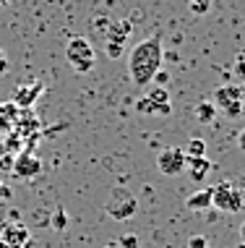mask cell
<instances>
[{"label":"cell","mask_w":245,"mask_h":248,"mask_svg":"<svg viewBox=\"0 0 245 248\" xmlns=\"http://www.w3.org/2000/svg\"><path fill=\"white\" fill-rule=\"evenodd\" d=\"M188 248H209V240L203 235H193L188 240Z\"/></svg>","instance_id":"obj_23"},{"label":"cell","mask_w":245,"mask_h":248,"mask_svg":"<svg viewBox=\"0 0 245 248\" xmlns=\"http://www.w3.org/2000/svg\"><path fill=\"white\" fill-rule=\"evenodd\" d=\"M157 167H159L162 175H180L185 170V154L183 149H175V146H170V149H162L159 157H157Z\"/></svg>","instance_id":"obj_8"},{"label":"cell","mask_w":245,"mask_h":248,"mask_svg":"<svg viewBox=\"0 0 245 248\" xmlns=\"http://www.w3.org/2000/svg\"><path fill=\"white\" fill-rule=\"evenodd\" d=\"M235 248H245V243H243V240H240V243H237V246H235Z\"/></svg>","instance_id":"obj_34"},{"label":"cell","mask_w":245,"mask_h":248,"mask_svg":"<svg viewBox=\"0 0 245 248\" xmlns=\"http://www.w3.org/2000/svg\"><path fill=\"white\" fill-rule=\"evenodd\" d=\"M117 246H120V248H138V235L125 232V235H120V240H117Z\"/></svg>","instance_id":"obj_22"},{"label":"cell","mask_w":245,"mask_h":248,"mask_svg":"<svg viewBox=\"0 0 245 248\" xmlns=\"http://www.w3.org/2000/svg\"><path fill=\"white\" fill-rule=\"evenodd\" d=\"M104 248H120V246H117V243H110V246H104Z\"/></svg>","instance_id":"obj_33"},{"label":"cell","mask_w":245,"mask_h":248,"mask_svg":"<svg viewBox=\"0 0 245 248\" xmlns=\"http://www.w3.org/2000/svg\"><path fill=\"white\" fill-rule=\"evenodd\" d=\"M0 58H5V52H3V47H0Z\"/></svg>","instance_id":"obj_35"},{"label":"cell","mask_w":245,"mask_h":248,"mask_svg":"<svg viewBox=\"0 0 245 248\" xmlns=\"http://www.w3.org/2000/svg\"><path fill=\"white\" fill-rule=\"evenodd\" d=\"M13 175L16 178H21V180H31V178H37L39 172H42V159L37 157V154H31V152H21L18 157H13Z\"/></svg>","instance_id":"obj_7"},{"label":"cell","mask_w":245,"mask_h":248,"mask_svg":"<svg viewBox=\"0 0 245 248\" xmlns=\"http://www.w3.org/2000/svg\"><path fill=\"white\" fill-rule=\"evenodd\" d=\"M167 81H170L167 71H157V73H154V78H151V84H157V86H164Z\"/></svg>","instance_id":"obj_24"},{"label":"cell","mask_w":245,"mask_h":248,"mask_svg":"<svg viewBox=\"0 0 245 248\" xmlns=\"http://www.w3.org/2000/svg\"><path fill=\"white\" fill-rule=\"evenodd\" d=\"M21 115V110H18L13 102H0V131H11L16 128V120Z\"/></svg>","instance_id":"obj_13"},{"label":"cell","mask_w":245,"mask_h":248,"mask_svg":"<svg viewBox=\"0 0 245 248\" xmlns=\"http://www.w3.org/2000/svg\"><path fill=\"white\" fill-rule=\"evenodd\" d=\"M235 78H240V84H245V52H237L235 55Z\"/></svg>","instance_id":"obj_19"},{"label":"cell","mask_w":245,"mask_h":248,"mask_svg":"<svg viewBox=\"0 0 245 248\" xmlns=\"http://www.w3.org/2000/svg\"><path fill=\"white\" fill-rule=\"evenodd\" d=\"M65 58H68L71 68L78 71V73H89L94 68V47L89 45V39L84 37H73L68 42V47H65Z\"/></svg>","instance_id":"obj_4"},{"label":"cell","mask_w":245,"mask_h":248,"mask_svg":"<svg viewBox=\"0 0 245 248\" xmlns=\"http://www.w3.org/2000/svg\"><path fill=\"white\" fill-rule=\"evenodd\" d=\"M146 94L144 97H149L151 102H157V105H170V92H167V86H157V84H149L146 86Z\"/></svg>","instance_id":"obj_16"},{"label":"cell","mask_w":245,"mask_h":248,"mask_svg":"<svg viewBox=\"0 0 245 248\" xmlns=\"http://www.w3.org/2000/svg\"><path fill=\"white\" fill-rule=\"evenodd\" d=\"M237 149H240V152H245V128L240 131V136H237Z\"/></svg>","instance_id":"obj_28"},{"label":"cell","mask_w":245,"mask_h":248,"mask_svg":"<svg viewBox=\"0 0 245 248\" xmlns=\"http://www.w3.org/2000/svg\"><path fill=\"white\" fill-rule=\"evenodd\" d=\"M185 157H206V141L203 139H190L188 146L183 149Z\"/></svg>","instance_id":"obj_17"},{"label":"cell","mask_w":245,"mask_h":248,"mask_svg":"<svg viewBox=\"0 0 245 248\" xmlns=\"http://www.w3.org/2000/svg\"><path fill=\"white\" fill-rule=\"evenodd\" d=\"M185 167H188V175L193 183H203L206 175L211 172L209 157H185Z\"/></svg>","instance_id":"obj_11"},{"label":"cell","mask_w":245,"mask_h":248,"mask_svg":"<svg viewBox=\"0 0 245 248\" xmlns=\"http://www.w3.org/2000/svg\"><path fill=\"white\" fill-rule=\"evenodd\" d=\"M0 238H3L5 248H21L26 240H29V230H26L24 222H11V219H0Z\"/></svg>","instance_id":"obj_6"},{"label":"cell","mask_w":245,"mask_h":248,"mask_svg":"<svg viewBox=\"0 0 245 248\" xmlns=\"http://www.w3.org/2000/svg\"><path fill=\"white\" fill-rule=\"evenodd\" d=\"M11 167H13V157H11V152H5L0 157V170H11Z\"/></svg>","instance_id":"obj_25"},{"label":"cell","mask_w":245,"mask_h":248,"mask_svg":"<svg viewBox=\"0 0 245 248\" xmlns=\"http://www.w3.org/2000/svg\"><path fill=\"white\" fill-rule=\"evenodd\" d=\"M211 206L219 212H227V214H235L243 209V193L235 188L230 180L219 183L216 188H211Z\"/></svg>","instance_id":"obj_5"},{"label":"cell","mask_w":245,"mask_h":248,"mask_svg":"<svg viewBox=\"0 0 245 248\" xmlns=\"http://www.w3.org/2000/svg\"><path fill=\"white\" fill-rule=\"evenodd\" d=\"M11 3V0H0V8H5V5H8Z\"/></svg>","instance_id":"obj_32"},{"label":"cell","mask_w":245,"mask_h":248,"mask_svg":"<svg viewBox=\"0 0 245 248\" xmlns=\"http://www.w3.org/2000/svg\"><path fill=\"white\" fill-rule=\"evenodd\" d=\"M0 199H5V201L11 199V188H8L5 183H0Z\"/></svg>","instance_id":"obj_26"},{"label":"cell","mask_w":245,"mask_h":248,"mask_svg":"<svg viewBox=\"0 0 245 248\" xmlns=\"http://www.w3.org/2000/svg\"><path fill=\"white\" fill-rule=\"evenodd\" d=\"M211 105L216 107V112H222V115L230 118V120L240 118L245 112V92H243V86H237V84L216 86L214 89V102Z\"/></svg>","instance_id":"obj_2"},{"label":"cell","mask_w":245,"mask_h":248,"mask_svg":"<svg viewBox=\"0 0 245 248\" xmlns=\"http://www.w3.org/2000/svg\"><path fill=\"white\" fill-rule=\"evenodd\" d=\"M5 152H8V149H5V144H0V157H3Z\"/></svg>","instance_id":"obj_31"},{"label":"cell","mask_w":245,"mask_h":248,"mask_svg":"<svg viewBox=\"0 0 245 248\" xmlns=\"http://www.w3.org/2000/svg\"><path fill=\"white\" fill-rule=\"evenodd\" d=\"M164 63V47H162V39L157 34L146 37L144 42H138L133 50H130L128 58V73H130V81L141 89H146L151 84L157 71H162Z\"/></svg>","instance_id":"obj_1"},{"label":"cell","mask_w":245,"mask_h":248,"mask_svg":"<svg viewBox=\"0 0 245 248\" xmlns=\"http://www.w3.org/2000/svg\"><path fill=\"white\" fill-rule=\"evenodd\" d=\"M50 225L55 227V230H63L65 227V212L60 209V206L55 209V214H50Z\"/></svg>","instance_id":"obj_20"},{"label":"cell","mask_w":245,"mask_h":248,"mask_svg":"<svg viewBox=\"0 0 245 248\" xmlns=\"http://www.w3.org/2000/svg\"><path fill=\"white\" fill-rule=\"evenodd\" d=\"M104 52H107L110 60H117V58H123L125 45H107V42H104Z\"/></svg>","instance_id":"obj_21"},{"label":"cell","mask_w":245,"mask_h":248,"mask_svg":"<svg viewBox=\"0 0 245 248\" xmlns=\"http://www.w3.org/2000/svg\"><path fill=\"white\" fill-rule=\"evenodd\" d=\"M185 204H188L190 212H203V209H209V206H211V188H201V191L190 193Z\"/></svg>","instance_id":"obj_14"},{"label":"cell","mask_w":245,"mask_h":248,"mask_svg":"<svg viewBox=\"0 0 245 248\" xmlns=\"http://www.w3.org/2000/svg\"><path fill=\"white\" fill-rule=\"evenodd\" d=\"M193 115H196L198 123H211V120L216 118V107L211 102H198L196 110H193Z\"/></svg>","instance_id":"obj_15"},{"label":"cell","mask_w":245,"mask_h":248,"mask_svg":"<svg viewBox=\"0 0 245 248\" xmlns=\"http://www.w3.org/2000/svg\"><path fill=\"white\" fill-rule=\"evenodd\" d=\"M8 68H11L8 58H0V76H3V73H8Z\"/></svg>","instance_id":"obj_27"},{"label":"cell","mask_w":245,"mask_h":248,"mask_svg":"<svg viewBox=\"0 0 245 248\" xmlns=\"http://www.w3.org/2000/svg\"><path fill=\"white\" fill-rule=\"evenodd\" d=\"M44 92V84L42 81H34V84H21L16 92H13L11 102L18 107V110H31V105L37 102V97Z\"/></svg>","instance_id":"obj_9"},{"label":"cell","mask_w":245,"mask_h":248,"mask_svg":"<svg viewBox=\"0 0 245 248\" xmlns=\"http://www.w3.org/2000/svg\"><path fill=\"white\" fill-rule=\"evenodd\" d=\"M188 11L193 13V16H206V13L211 11V0H190Z\"/></svg>","instance_id":"obj_18"},{"label":"cell","mask_w":245,"mask_h":248,"mask_svg":"<svg viewBox=\"0 0 245 248\" xmlns=\"http://www.w3.org/2000/svg\"><path fill=\"white\" fill-rule=\"evenodd\" d=\"M21 248H37V243H34V240H31V238H29V240H26V243H24Z\"/></svg>","instance_id":"obj_29"},{"label":"cell","mask_w":245,"mask_h":248,"mask_svg":"<svg viewBox=\"0 0 245 248\" xmlns=\"http://www.w3.org/2000/svg\"><path fill=\"white\" fill-rule=\"evenodd\" d=\"M133 31V21L130 18H120V21H110V26L104 29V42L107 45H125V39Z\"/></svg>","instance_id":"obj_10"},{"label":"cell","mask_w":245,"mask_h":248,"mask_svg":"<svg viewBox=\"0 0 245 248\" xmlns=\"http://www.w3.org/2000/svg\"><path fill=\"white\" fill-rule=\"evenodd\" d=\"M136 110L141 112V115H149V118H154V115L167 118L172 112V105H157V102H151L149 97H138L136 99Z\"/></svg>","instance_id":"obj_12"},{"label":"cell","mask_w":245,"mask_h":248,"mask_svg":"<svg viewBox=\"0 0 245 248\" xmlns=\"http://www.w3.org/2000/svg\"><path fill=\"white\" fill-rule=\"evenodd\" d=\"M240 240H243V243H245V222L240 225Z\"/></svg>","instance_id":"obj_30"},{"label":"cell","mask_w":245,"mask_h":248,"mask_svg":"<svg viewBox=\"0 0 245 248\" xmlns=\"http://www.w3.org/2000/svg\"><path fill=\"white\" fill-rule=\"evenodd\" d=\"M104 212H107V217H112L115 222H125V219L136 217V212H138L136 193H130L128 188H123V186L112 188L107 204H104Z\"/></svg>","instance_id":"obj_3"}]
</instances>
